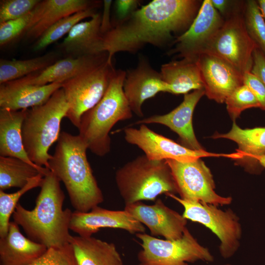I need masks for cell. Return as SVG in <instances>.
Segmentation results:
<instances>
[{
    "instance_id": "1",
    "label": "cell",
    "mask_w": 265,
    "mask_h": 265,
    "mask_svg": "<svg viewBox=\"0 0 265 265\" xmlns=\"http://www.w3.org/2000/svg\"><path fill=\"white\" fill-rule=\"evenodd\" d=\"M196 0H154L129 17L112 23L103 35V51L110 59L119 52L135 53L147 44L166 45L173 34L190 26L201 7Z\"/></svg>"
},
{
    "instance_id": "2",
    "label": "cell",
    "mask_w": 265,
    "mask_h": 265,
    "mask_svg": "<svg viewBox=\"0 0 265 265\" xmlns=\"http://www.w3.org/2000/svg\"><path fill=\"white\" fill-rule=\"evenodd\" d=\"M60 181L50 171L44 177L34 208L28 210L20 203L12 214L29 239L47 248L70 243V224L73 212L63 209L65 195Z\"/></svg>"
},
{
    "instance_id": "3",
    "label": "cell",
    "mask_w": 265,
    "mask_h": 265,
    "mask_svg": "<svg viewBox=\"0 0 265 265\" xmlns=\"http://www.w3.org/2000/svg\"><path fill=\"white\" fill-rule=\"evenodd\" d=\"M87 147L79 135L60 132L49 169L65 186L75 211L87 212L104 201L86 156Z\"/></svg>"
},
{
    "instance_id": "4",
    "label": "cell",
    "mask_w": 265,
    "mask_h": 265,
    "mask_svg": "<svg viewBox=\"0 0 265 265\" xmlns=\"http://www.w3.org/2000/svg\"><path fill=\"white\" fill-rule=\"evenodd\" d=\"M126 71L116 70L108 88L99 103L81 116L79 135L92 153L104 157L110 150L109 133L119 121L132 117V111L125 95Z\"/></svg>"
},
{
    "instance_id": "5",
    "label": "cell",
    "mask_w": 265,
    "mask_h": 265,
    "mask_svg": "<svg viewBox=\"0 0 265 265\" xmlns=\"http://www.w3.org/2000/svg\"><path fill=\"white\" fill-rule=\"evenodd\" d=\"M68 108L61 87L44 104L27 109L22 127L23 144L29 158L36 165L49 169L52 156L49 150L59 138L61 121Z\"/></svg>"
},
{
    "instance_id": "6",
    "label": "cell",
    "mask_w": 265,
    "mask_h": 265,
    "mask_svg": "<svg viewBox=\"0 0 265 265\" xmlns=\"http://www.w3.org/2000/svg\"><path fill=\"white\" fill-rule=\"evenodd\" d=\"M116 184L125 205L155 201L164 194L178 193L170 169L165 160L139 156L118 169Z\"/></svg>"
},
{
    "instance_id": "7",
    "label": "cell",
    "mask_w": 265,
    "mask_h": 265,
    "mask_svg": "<svg viewBox=\"0 0 265 265\" xmlns=\"http://www.w3.org/2000/svg\"><path fill=\"white\" fill-rule=\"evenodd\" d=\"M115 71L108 56L84 73L62 82L69 106L66 117L78 129L82 115L96 106L106 93Z\"/></svg>"
},
{
    "instance_id": "8",
    "label": "cell",
    "mask_w": 265,
    "mask_h": 265,
    "mask_svg": "<svg viewBox=\"0 0 265 265\" xmlns=\"http://www.w3.org/2000/svg\"><path fill=\"white\" fill-rule=\"evenodd\" d=\"M135 235L142 247L138 260L144 265H188L198 261H214L209 249L201 245L187 228L176 240L159 239L145 233Z\"/></svg>"
},
{
    "instance_id": "9",
    "label": "cell",
    "mask_w": 265,
    "mask_h": 265,
    "mask_svg": "<svg viewBox=\"0 0 265 265\" xmlns=\"http://www.w3.org/2000/svg\"><path fill=\"white\" fill-rule=\"evenodd\" d=\"M167 196L183 207L182 215L186 219L203 225L217 237L222 257L228 259L236 254L240 245L242 230L239 217L232 209L223 211L218 206L185 200L175 194Z\"/></svg>"
},
{
    "instance_id": "10",
    "label": "cell",
    "mask_w": 265,
    "mask_h": 265,
    "mask_svg": "<svg viewBox=\"0 0 265 265\" xmlns=\"http://www.w3.org/2000/svg\"><path fill=\"white\" fill-rule=\"evenodd\" d=\"M257 48L247 31L243 15L234 12L225 21L203 52L225 60L243 75L251 72L253 54Z\"/></svg>"
},
{
    "instance_id": "11",
    "label": "cell",
    "mask_w": 265,
    "mask_h": 265,
    "mask_svg": "<svg viewBox=\"0 0 265 265\" xmlns=\"http://www.w3.org/2000/svg\"><path fill=\"white\" fill-rule=\"evenodd\" d=\"M165 161L181 199L216 206L232 203L231 197H223L216 193L212 175L200 159L189 161Z\"/></svg>"
},
{
    "instance_id": "12",
    "label": "cell",
    "mask_w": 265,
    "mask_h": 265,
    "mask_svg": "<svg viewBox=\"0 0 265 265\" xmlns=\"http://www.w3.org/2000/svg\"><path fill=\"white\" fill-rule=\"evenodd\" d=\"M124 133L128 143L137 146L151 160L189 161L207 157H223L234 159L237 158L236 153L219 154L189 149L154 132L145 124L140 125L138 129L125 128Z\"/></svg>"
},
{
    "instance_id": "13",
    "label": "cell",
    "mask_w": 265,
    "mask_h": 265,
    "mask_svg": "<svg viewBox=\"0 0 265 265\" xmlns=\"http://www.w3.org/2000/svg\"><path fill=\"white\" fill-rule=\"evenodd\" d=\"M225 21L211 0H204L188 28L177 37L168 54L183 58H196L223 25Z\"/></svg>"
},
{
    "instance_id": "14",
    "label": "cell",
    "mask_w": 265,
    "mask_h": 265,
    "mask_svg": "<svg viewBox=\"0 0 265 265\" xmlns=\"http://www.w3.org/2000/svg\"><path fill=\"white\" fill-rule=\"evenodd\" d=\"M205 95L218 103L243 84V75L230 63L213 54L203 52L197 57Z\"/></svg>"
},
{
    "instance_id": "15",
    "label": "cell",
    "mask_w": 265,
    "mask_h": 265,
    "mask_svg": "<svg viewBox=\"0 0 265 265\" xmlns=\"http://www.w3.org/2000/svg\"><path fill=\"white\" fill-rule=\"evenodd\" d=\"M124 210L146 226L154 237L178 239L183 236L186 228L187 219L166 206L160 199H156L150 205L142 202L125 205Z\"/></svg>"
},
{
    "instance_id": "16",
    "label": "cell",
    "mask_w": 265,
    "mask_h": 265,
    "mask_svg": "<svg viewBox=\"0 0 265 265\" xmlns=\"http://www.w3.org/2000/svg\"><path fill=\"white\" fill-rule=\"evenodd\" d=\"M120 229L131 234L145 233V226L126 210L115 211L96 206L87 212H73L70 230L89 237L102 228Z\"/></svg>"
},
{
    "instance_id": "17",
    "label": "cell",
    "mask_w": 265,
    "mask_h": 265,
    "mask_svg": "<svg viewBox=\"0 0 265 265\" xmlns=\"http://www.w3.org/2000/svg\"><path fill=\"white\" fill-rule=\"evenodd\" d=\"M123 90L132 112L139 117L143 116L142 106L145 101L159 92L168 93V85L160 72L143 57L135 68L126 72Z\"/></svg>"
},
{
    "instance_id": "18",
    "label": "cell",
    "mask_w": 265,
    "mask_h": 265,
    "mask_svg": "<svg viewBox=\"0 0 265 265\" xmlns=\"http://www.w3.org/2000/svg\"><path fill=\"white\" fill-rule=\"evenodd\" d=\"M204 95V89L194 90L185 95L181 104L169 113L152 115L138 120L135 124H159L164 125L179 135L183 146L195 151L205 150L198 141L192 126L194 110Z\"/></svg>"
},
{
    "instance_id": "19",
    "label": "cell",
    "mask_w": 265,
    "mask_h": 265,
    "mask_svg": "<svg viewBox=\"0 0 265 265\" xmlns=\"http://www.w3.org/2000/svg\"><path fill=\"white\" fill-rule=\"evenodd\" d=\"M101 3L99 0H41L34 9L25 36L27 39L37 40L46 30L64 17L89 8H97Z\"/></svg>"
},
{
    "instance_id": "20",
    "label": "cell",
    "mask_w": 265,
    "mask_h": 265,
    "mask_svg": "<svg viewBox=\"0 0 265 265\" xmlns=\"http://www.w3.org/2000/svg\"><path fill=\"white\" fill-rule=\"evenodd\" d=\"M108 56V53L104 52L78 57H67L57 60L42 71L12 81L18 84L35 85L63 82L84 73Z\"/></svg>"
},
{
    "instance_id": "21",
    "label": "cell",
    "mask_w": 265,
    "mask_h": 265,
    "mask_svg": "<svg viewBox=\"0 0 265 265\" xmlns=\"http://www.w3.org/2000/svg\"><path fill=\"white\" fill-rule=\"evenodd\" d=\"M213 138H226L238 145L237 152L240 159L236 160L248 172L260 174L264 169L258 159L265 155V127L241 129L234 122L231 130L226 133H216Z\"/></svg>"
},
{
    "instance_id": "22",
    "label": "cell",
    "mask_w": 265,
    "mask_h": 265,
    "mask_svg": "<svg viewBox=\"0 0 265 265\" xmlns=\"http://www.w3.org/2000/svg\"><path fill=\"white\" fill-rule=\"evenodd\" d=\"M102 14L76 25L59 45L67 57H78L104 52L101 30Z\"/></svg>"
},
{
    "instance_id": "23",
    "label": "cell",
    "mask_w": 265,
    "mask_h": 265,
    "mask_svg": "<svg viewBox=\"0 0 265 265\" xmlns=\"http://www.w3.org/2000/svg\"><path fill=\"white\" fill-rule=\"evenodd\" d=\"M62 86V82L45 85L16 83L12 81L0 84V107L18 111L45 103Z\"/></svg>"
},
{
    "instance_id": "24",
    "label": "cell",
    "mask_w": 265,
    "mask_h": 265,
    "mask_svg": "<svg viewBox=\"0 0 265 265\" xmlns=\"http://www.w3.org/2000/svg\"><path fill=\"white\" fill-rule=\"evenodd\" d=\"M43 244L25 237L10 221L6 236L0 238V265H30L47 250Z\"/></svg>"
},
{
    "instance_id": "25",
    "label": "cell",
    "mask_w": 265,
    "mask_h": 265,
    "mask_svg": "<svg viewBox=\"0 0 265 265\" xmlns=\"http://www.w3.org/2000/svg\"><path fill=\"white\" fill-rule=\"evenodd\" d=\"M77 265H123L115 244L94 237L72 236L70 239Z\"/></svg>"
},
{
    "instance_id": "26",
    "label": "cell",
    "mask_w": 265,
    "mask_h": 265,
    "mask_svg": "<svg viewBox=\"0 0 265 265\" xmlns=\"http://www.w3.org/2000/svg\"><path fill=\"white\" fill-rule=\"evenodd\" d=\"M160 73L168 93L186 95L192 90L204 89L197 58H183L163 64Z\"/></svg>"
},
{
    "instance_id": "27",
    "label": "cell",
    "mask_w": 265,
    "mask_h": 265,
    "mask_svg": "<svg viewBox=\"0 0 265 265\" xmlns=\"http://www.w3.org/2000/svg\"><path fill=\"white\" fill-rule=\"evenodd\" d=\"M27 109L0 108V156L18 158L39 166L30 159L24 146L22 127Z\"/></svg>"
},
{
    "instance_id": "28",
    "label": "cell",
    "mask_w": 265,
    "mask_h": 265,
    "mask_svg": "<svg viewBox=\"0 0 265 265\" xmlns=\"http://www.w3.org/2000/svg\"><path fill=\"white\" fill-rule=\"evenodd\" d=\"M50 170L30 164L16 158L0 156V190L21 188L34 177L45 176Z\"/></svg>"
},
{
    "instance_id": "29",
    "label": "cell",
    "mask_w": 265,
    "mask_h": 265,
    "mask_svg": "<svg viewBox=\"0 0 265 265\" xmlns=\"http://www.w3.org/2000/svg\"><path fill=\"white\" fill-rule=\"evenodd\" d=\"M54 52L25 60H0V84L42 71L58 60Z\"/></svg>"
},
{
    "instance_id": "30",
    "label": "cell",
    "mask_w": 265,
    "mask_h": 265,
    "mask_svg": "<svg viewBox=\"0 0 265 265\" xmlns=\"http://www.w3.org/2000/svg\"><path fill=\"white\" fill-rule=\"evenodd\" d=\"M96 8H91L81 11L61 19L55 23L37 40L34 44L33 51L43 50L67 34L73 27L83 19L92 18L97 12Z\"/></svg>"
},
{
    "instance_id": "31",
    "label": "cell",
    "mask_w": 265,
    "mask_h": 265,
    "mask_svg": "<svg viewBox=\"0 0 265 265\" xmlns=\"http://www.w3.org/2000/svg\"><path fill=\"white\" fill-rule=\"evenodd\" d=\"M44 176L43 174H39L31 179L25 186L13 193H7L0 190V238L6 236L10 216L13 214L20 198L28 191L40 187Z\"/></svg>"
},
{
    "instance_id": "32",
    "label": "cell",
    "mask_w": 265,
    "mask_h": 265,
    "mask_svg": "<svg viewBox=\"0 0 265 265\" xmlns=\"http://www.w3.org/2000/svg\"><path fill=\"white\" fill-rule=\"evenodd\" d=\"M244 6L243 17L247 31L265 55V20L257 1L247 0Z\"/></svg>"
},
{
    "instance_id": "33",
    "label": "cell",
    "mask_w": 265,
    "mask_h": 265,
    "mask_svg": "<svg viewBox=\"0 0 265 265\" xmlns=\"http://www.w3.org/2000/svg\"><path fill=\"white\" fill-rule=\"evenodd\" d=\"M225 103L231 118L235 120L245 109L261 106L256 97L246 85L243 84L235 89L226 99Z\"/></svg>"
},
{
    "instance_id": "34",
    "label": "cell",
    "mask_w": 265,
    "mask_h": 265,
    "mask_svg": "<svg viewBox=\"0 0 265 265\" xmlns=\"http://www.w3.org/2000/svg\"><path fill=\"white\" fill-rule=\"evenodd\" d=\"M40 0H1L0 23L22 17L31 12Z\"/></svg>"
},
{
    "instance_id": "35",
    "label": "cell",
    "mask_w": 265,
    "mask_h": 265,
    "mask_svg": "<svg viewBox=\"0 0 265 265\" xmlns=\"http://www.w3.org/2000/svg\"><path fill=\"white\" fill-rule=\"evenodd\" d=\"M34 9L20 18L0 23V46L3 47L17 39L27 30L33 16Z\"/></svg>"
},
{
    "instance_id": "36",
    "label": "cell",
    "mask_w": 265,
    "mask_h": 265,
    "mask_svg": "<svg viewBox=\"0 0 265 265\" xmlns=\"http://www.w3.org/2000/svg\"><path fill=\"white\" fill-rule=\"evenodd\" d=\"M30 265H77L69 243L61 247H53Z\"/></svg>"
},
{
    "instance_id": "37",
    "label": "cell",
    "mask_w": 265,
    "mask_h": 265,
    "mask_svg": "<svg viewBox=\"0 0 265 265\" xmlns=\"http://www.w3.org/2000/svg\"><path fill=\"white\" fill-rule=\"evenodd\" d=\"M243 84L253 92L261 108L265 110V86L262 81L251 72H247L243 75Z\"/></svg>"
},
{
    "instance_id": "38",
    "label": "cell",
    "mask_w": 265,
    "mask_h": 265,
    "mask_svg": "<svg viewBox=\"0 0 265 265\" xmlns=\"http://www.w3.org/2000/svg\"><path fill=\"white\" fill-rule=\"evenodd\" d=\"M140 1L138 0H117L115 1V14L117 20L123 21L129 17L138 8Z\"/></svg>"
},
{
    "instance_id": "39",
    "label": "cell",
    "mask_w": 265,
    "mask_h": 265,
    "mask_svg": "<svg viewBox=\"0 0 265 265\" xmlns=\"http://www.w3.org/2000/svg\"><path fill=\"white\" fill-rule=\"evenodd\" d=\"M253 64L251 72L257 77L265 86V55L257 48L253 54Z\"/></svg>"
},
{
    "instance_id": "40",
    "label": "cell",
    "mask_w": 265,
    "mask_h": 265,
    "mask_svg": "<svg viewBox=\"0 0 265 265\" xmlns=\"http://www.w3.org/2000/svg\"><path fill=\"white\" fill-rule=\"evenodd\" d=\"M112 0H104V10L102 14L101 30L102 33L104 35L112 27V23L110 21V11L112 4Z\"/></svg>"
},
{
    "instance_id": "41",
    "label": "cell",
    "mask_w": 265,
    "mask_h": 265,
    "mask_svg": "<svg viewBox=\"0 0 265 265\" xmlns=\"http://www.w3.org/2000/svg\"><path fill=\"white\" fill-rule=\"evenodd\" d=\"M213 6L221 14H226L230 5V1L226 0H211Z\"/></svg>"
},
{
    "instance_id": "42",
    "label": "cell",
    "mask_w": 265,
    "mask_h": 265,
    "mask_svg": "<svg viewBox=\"0 0 265 265\" xmlns=\"http://www.w3.org/2000/svg\"><path fill=\"white\" fill-rule=\"evenodd\" d=\"M257 2L262 14L265 20V0H259L257 1Z\"/></svg>"
},
{
    "instance_id": "43",
    "label": "cell",
    "mask_w": 265,
    "mask_h": 265,
    "mask_svg": "<svg viewBox=\"0 0 265 265\" xmlns=\"http://www.w3.org/2000/svg\"><path fill=\"white\" fill-rule=\"evenodd\" d=\"M258 160L261 165L263 167V168H265V155L259 158Z\"/></svg>"
},
{
    "instance_id": "44",
    "label": "cell",
    "mask_w": 265,
    "mask_h": 265,
    "mask_svg": "<svg viewBox=\"0 0 265 265\" xmlns=\"http://www.w3.org/2000/svg\"><path fill=\"white\" fill-rule=\"evenodd\" d=\"M223 265H232L230 264H226Z\"/></svg>"
},
{
    "instance_id": "45",
    "label": "cell",
    "mask_w": 265,
    "mask_h": 265,
    "mask_svg": "<svg viewBox=\"0 0 265 265\" xmlns=\"http://www.w3.org/2000/svg\"><path fill=\"white\" fill-rule=\"evenodd\" d=\"M137 265H143L142 264L139 263V264H138Z\"/></svg>"
}]
</instances>
